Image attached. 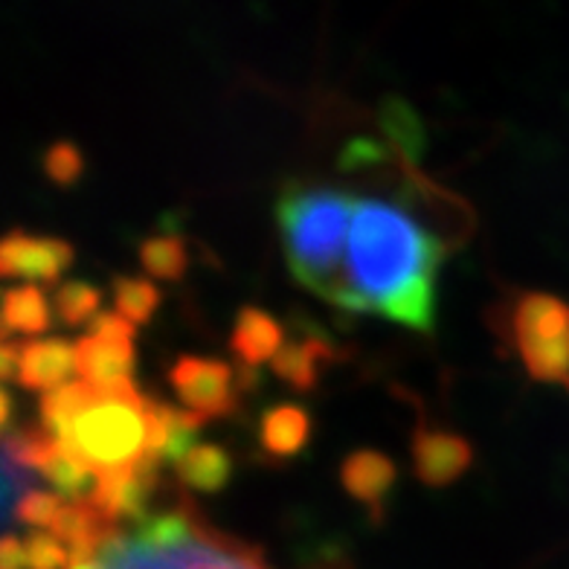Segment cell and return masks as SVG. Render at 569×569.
<instances>
[{
	"label": "cell",
	"instance_id": "obj_1",
	"mask_svg": "<svg viewBox=\"0 0 569 569\" xmlns=\"http://www.w3.org/2000/svg\"><path fill=\"white\" fill-rule=\"evenodd\" d=\"M442 259V241L405 207L383 198H358L346 253L343 311L378 315L430 335Z\"/></svg>",
	"mask_w": 569,
	"mask_h": 569
},
{
	"label": "cell",
	"instance_id": "obj_2",
	"mask_svg": "<svg viewBox=\"0 0 569 569\" xmlns=\"http://www.w3.org/2000/svg\"><path fill=\"white\" fill-rule=\"evenodd\" d=\"M70 569H273L259 549L218 532L189 502L146 515Z\"/></svg>",
	"mask_w": 569,
	"mask_h": 569
},
{
	"label": "cell",
	"instance_id": "obj_3",
	"mask_svg": "<svg viewBox=\"0 0 569 569\" xmlns=\"http://www.w3.org/2000/svg\"><path fill=\"white\" fill-rule=\"evenodd\" d=\"M358 196L326 183H291L277 203L284 262L293 279L343 311L346 253Z\"/></svg>",
	"mask_w": 569,
	"mask_h": 569
},
{
	"label": "cell",
	"instance_id": "obj_4",
	"mask_svg": "<svg viewBox=\"0 0 569 569\" xmlns=\"http://www.w3.org/2000/svg\"><path fill=\"white\" fill-rule=\"evenodd\" d=\"M56 439L97 473V480L134 471L142 462H158L151 457V398L142 396L134 381L122 387L90 383L82 407Z\"/></svg>",
	"mask_w": 569,
	"mask_h": 569
},
{
	"label": "cell",
	"instance_id": "obj_5",
	"mask_svg": "<svg viewBox=\"0 0 569 569\" xmlns=\"http://www.w3.org/2000/svg\"><path fill=\"white\" fill-rule=\"evenodd\" d=\"M509 335L532 381L569 390V302L523 293L509 315Z\"/></svg>",
	"mask_w": 569,
	"mask_h": 569
},
{
	"label": "cell",
	"instance_id": "obj_6",
	"mask_svg": "<svg viewBox=\"0 0 569 569\" xmlns=\"http://www.w3.org/2000/svg\"><path fill=\"white\" fill-rule=\"evenodd\" d=\"M134 335L137 326L122 320L117 311L97 317L90 322V331L84 335L76 349H79V375L82 381L93 387H122L131 383L134 372Z\"/></svg>",
	"mask_w": 569,
	"mask_h": 569
},
{
	"label": "cell",
	"instance_id": "obj_7",
	"mask_svg": "<svg viewBox=\"0 0 569 569\" xmlns=\"http://www.w3.org/2000/svg\"><path fill=\"white\" fill-rule=\"evenodd\" d=\"M172 390L178 392L183 410L196 419H224L239 407V387L230 363L218 358L180 355L169 372Z\"/></svg>",
	"mask_w": 569,
	"mask_h": 569
},
{
	"label": "cell",
	"instance_id": "obj_8",
	"mask_svg": "<svg viewBox=\"0 0 569 569\" xmlns=\"http://www.w3.org/2000/svg\"><path fill=\"white\" fill-rule=\"evenodd\" d=\"M73 264V248L56 236H30L12 230L0 248V273L23 282H59Z\"/></svg>",
	"mask_w": 569,
	"mask_h": 569
},
{
	"label": "cell",
	"instance_id": "obj_9",
	"mask_svg": "<svg viewBox=\"0 0 569 569\" xmlns=\"http://www.w3.org/2000/svg\"><path fill=\"white\" fill-rule=\"evenodd\" d=\"M410 453L412 471L430 488L453 486L473 462L471 442L445 427H416Z\"/></svg>",
	"mask_w": 569,
	"mask_h": 569
},
{
	"label": "cell",
	"instance_id": "obj_10",
	"mask_svg": "<svg viewBox=\"0 0 569 569\" xmlns=\"http://www.w3.org/2000/svg\"><path fill=\"white\" fill-rule=\"evenodd\" d=\"M79 372V349L64 338L18 343V378L23 390L53 392Z\"/></svg>",
	"mask_w": 569,
	"mask_h": 569
},
{
	"label": "cell",
	"instance_id": "obj_11",
	"mask_svg": "<svg viewBox=\"0 0 569 569\" xmlns=\"http://www.w3.org/2000/svg\"><path fill=\"white\" fill-rule=\"evenodd\" d=\"M396 477V462L387 453L372 448L355 450L340 465V482H343L346 495L358 500L375 517H381V511L387 509Z\"/></svg>",
	"mask_w": 569,
	"mask_h": 569
},
{
	"label": "cell",
	"instance_id": "obj_12",
	"mask_svg": "<svg viewBox=\"0 0 569 569\" xmlns=\"http://www.w3.org/2000/svg\"><path fill=\"white\" fill-rule=\"evenodd\" d=\"M284 346L282 326L277 322V317H270L268 311L256 306H244L236 317V326H232L230 349L232 355L241 360V367L256 369L264 360H273L279 355V349Z\"/></svg>",
	"mask_w": 569,
	"mask_h": 569
},
{
	"label": "cell",
	"instance_id": "obj_13",
	"mask_svg": "<svg viewBox=\"0 0 569 569\" xmlns=\"http://www.w3.org/2000/svg\"><path fill=\"white\" fill-rule=\"evenodd\" d=\"M198 427L201 419H196L189 410H178L151 398V457L160 465H178V459L187 457L198 445Z\"/></svg>",
	"mask_w": 569,
	"mask_h": 569
},
{
	"label": "cell",
	"instance_id": "obj_14",
	"mask_svg": "<svg viewBox=\"0 0 569 569\" xmlns=\"http://www.w3.org/2000/svg\"><path fill=\"white\" fill-rule=\"evenodd\" d=\"M311 439V416L300 405H277L264 410L259 425V442L273 459H291L302 453Z\"/></svg>",
	"mask_w": 569,
	"mask_h": 569
},
{
	"label": "cell",
	"instance_id": "obj_15",
	"mask_svg": "<svg viewBox=\"0 0 569 569\" xmlns=\"http://www.w3.org/2000/svg\"><path fill=\"white\" fill-rule=\"evenodd\" d=\"M329 343L322 338H293L284 340L279 355L270 360V369L297 392H308L317 387L322 363L329 360Z\"/></svg>",
	"mask_w": 569,
	"mask_h": 569
},
{
	"label": "cell",
	"instance_id": "obj_16",
	"mask_svg": "<svg viewBox=\"0 0 569 569\" xmlns=\"http://www.w3.org/2000/svg\"><path fill=\"white\" fill-rule=\"evenodd\" d=\"M53 326V308L38 284L23 282L3 293V335L36 338Z\"/></svg>",
	"mask_w": 569,
	"mask_h": 569
},
{
	"label": "cell",
	"instance_id": "obj_17",
	"mask_svg": "<svg viewBox=\"0 0 569 569\" xmlns=\"http://www.w3.org/2000/svg\"><path fill=\"white\" fill-rule=\"evenodd\" d=\"M174 471H178V480L192 491L216 495L230 482L232 459L221 445L198 442L187 457L178 459Z\"/></svg>",
	"mask_w": 569,
	"mask_h": 569
},
{
	"label": "cell",
	"instance_id": "obj_18",
	"mask_svg": "<svg viewBox=\"0 0 569 569\" xmlns=\"http://www.w3.org/2000/svg\"><path fill=\"white\" fill-rule=\"evenodd\" d=\"M140 262L146 273L163 282H178L187 273L189 253L187 241L178 232H158L140 244Z\"/></svg>",
	"mask_w": 569,
	"mask_h": 569
},
{
	"label": "cell",
	"instance_id": "obj_19",
	"mask_svg": "<svg viewBox=\"0 0 569 569\" xmlns=\"http://www.w3.org/2000/svg\"><path fill=\"white\" fill-rule=\"evenodd\" d=\"M53 308L61 326L79 329V326H88L102 315V291L84 279H70V282L59 284Z\"/></svg>",
	"mask_w": 569,
	"mask_h": 569
},
{
	"label": "cell",
	"instance_id": "obj_20",
	"mask_svg": "<svg viewBox=\"0 0 569 569\" xmlns=\"http://www.w3.org/2000/svg\"><path fill=\"white\" fill-rule=\"evenodd\" d=\"M113 308L131 326H146L160 306L158 284L142 277H117L111 284Z\"/></svg>",
	"mask_w": 569,
	"mask_h": 569
},
{
	"label": "cell",
	"instance_id": "obj_21",
	"mask_svg": "<svg viewBox=\"0 0 569 569\" xmlns=\"http://www.w3.org/2000/svg\"><path fill=\"white\" fill-rule=\"evenodd\" d=\"M27 549V569H70L73 558L70 549L50 532H30L23 538Z\"/></svg>",
	"mask_w": 569,
	"mask_h": 569
},
{
	"label": "cell",
	"instance_id": "obj_22",
	"mask_svg": "<svg viewBox=\"0 0 569 569\" xmlns=\"http://www.w3.org/2000/svg\"><path fill=\"white\" fill-rule=\"evenodd\" d=\"M84 158L79 146L70 140H59L50 146V151L44 154V172L47 178L59 183V187H73L76 180L82 178Z\"/></svg>",
	"mask_w": 569,
	"mask_h": 569
},
{
	"label": "cell",
	"instance_id": "obj_23",
	"mask_svg": "<svg viewBox=\"0 0 569 569\" xmlns=\"http://www.w3.org/2000/svg\"><path fill=\"white\" fill-rule=\"evenodd\" d=\"M0 569H27V549L18 535H7L0 549Z\"/></svg>",
	"mask_w": 569,
	"mask_h": 569
},
{
	"label": "cell",
	"instance_id": "obj_24",
	"mask_svg": "<svg viewBox=\"0 0 569 569\" xmlns=\"http://www.w3.org/2000/svg\"><path fill=\"white\" fill-rule=\"evenodd\" d=\"M0 372L3 381H16L18 378V343H3L0 346Z\"/></svg>",
	"mask_w": 569,
	"mask_h": 569
},
{
	"label": "cell",
	"instance_id": "obj_25",
	"mask_svg": "<svg viewBox=\"0 0 569 569\" xmlns=\"http://www.w3.org/2000/svg\"><path fill=\"white\" fill-rule=\"evenodd\" d=\"M9 427H12V392L3 390V430H7V433Z\"/></svg>",
	"mask_w": 569,
	"mask_h": 569
}]
</instances>
